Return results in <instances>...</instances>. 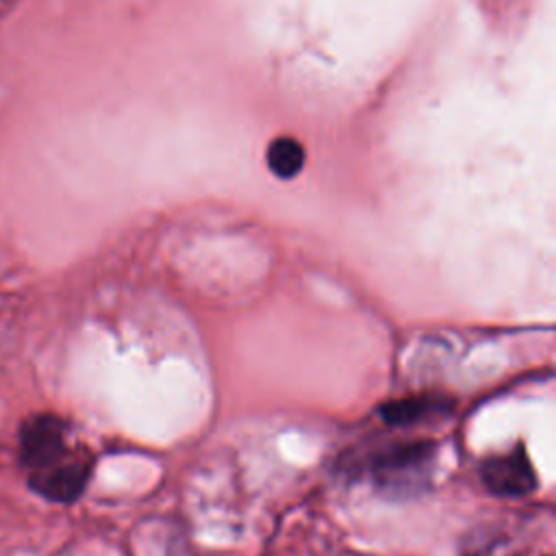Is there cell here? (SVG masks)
Returning <instances> with one entry per match:
<instances>
[{
  "instance_id": "1",
  "label": "cell",
  "mask_w": 556,
  "mask_h": 556,
  "mask_svg": "<svg viewBox=\"0 0 556 556\" xmlns=\"http://www.w3.org/2000/svg\"><path fill=\"white\" fill-rule=\"evenodd\" d=\"M432 456V441L391 443L371 456L369 469L380 489L395 495L417 493L426 482Z\"/></svg>"
},
{
  "instance_id": "2",
  "label": "cell",
  "mask_w": 556,
  "mask_h": 556,
  "mask_svg": "<svg viewBox=\"0 0 556 556\" xmlns=\"http://www.w3.org/2000/svg\"><path fill=\"white\" fill-rule=\"evenodd\" d=\"M65 452V426L52 415H39L24 424L20 434V456L26 467L41 471L61 460Z\"/></svg>"
},
{
  "instance_id": "3",
  "label": "cell",
  "mask_w": 556,
  "mask_h": 556,
  "mask_svg": "<svg viewBox=\"0 0 556 556\" xmlns=\"http://www.w3.org/2000/svg\"><path fill=\"white\" fill-rule=\"evenodd\" d=\"M484 486L495 495L521 497L536 489V476L523 447H515L508 454L491 456L480 469Z\"/></svg>"
},
{
  "instance_id": "4",
  "label": "cell",
  "mask_w": 556,
  "mask_h": 556,
  "mask_svg": "<svg viewBox=\"0 0 556 556\" xmlns=\"http://www.w3.org/2000/svg\"><path fill=\"white\" fill-rule=\"evenodd\" d=\"M89 478V465L83 463H54L41 471L33 473L30 486L54 502H74L80 497Z\"/></svg>"
},
{
  "instance_id": "5",
  "label": "cell",
  "mask_w": 556,
  "mask_h": 556,
  "mask_svg": "<svg viewBox=\"0 0 556 556\" xmlns=\"http://www.w3.org/2000/svg\"><path fill=\"white\" fill-rule=\"evenodd\" d=\"M443 410H450V400H441L434 395H417L382 404L380 417L391 426H410Z\"/></svg>"
},
{
  "instance_id": "6",
  "label": "cell",
  "mask_w": 556,
  "mask_h": 556,
  "mask_svg": "<svg viewBox=\"0 0 556 556\" xmlns=\"http://www.w3.org/2000/svg\"><path fill=\"white\" fill-rule=\"evenodd\" d=\"M267 165L278 178H293L304 165V148L293 137H278L267 148Z\"/></svg>"
}]
</instances>
